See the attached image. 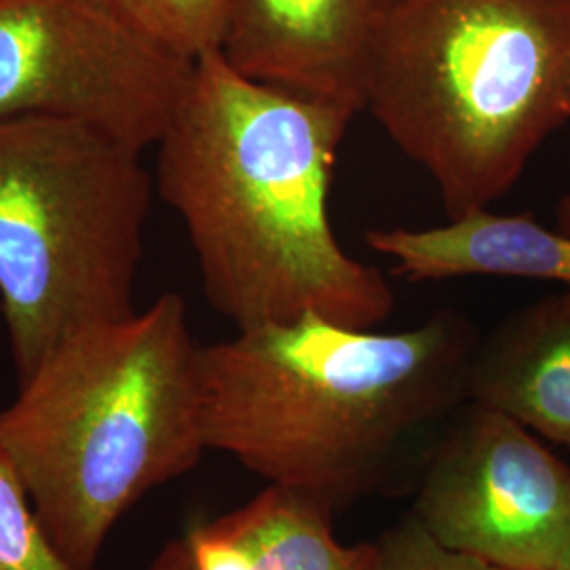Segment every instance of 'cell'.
I'll list each match as a JSON object with an SVG mask.
<instances>
[{"label":"cell","instance_id":"obj_1","mask_svg":"<svg viewBox=\"0 0 570 570\" xmlns=\"http://www.w3.org/2000/svg\"><path fill=\"white\" fill-rule=\"evenodd\" d=\"M353 119L233 70L195 61L165 129L157 188L183 220L205 298L233 326L317 313L379 327L395 292L334 235L330 188Z\"/></svg>","mask_w":570,"mask_h":570},{"label":"cell","instance_id":"obj_2","mask_svg":"<svg viewBox=\"0 0 570 570\" xmlns=\"http://www.w3.org/2000/svg\"><path fill=\"white\" fill-rule=\"evenodd\" d=\"M478 343L452 308L400 332L317 313L239 327L199 351L205 444L336 513L389 487L468 402Z\"/></svg>","mask_w":570,"mask_h":570},{"label":"cell","instance_id":"obj_3","mask_svg":"<svg viewBox=\"0 0 570 570\" xmlns=\"http://www.w3.org/2000/svg\"><path fill=\"white\" fill-rule=\"evenodd\" d=\"M199 351L167 292L66 338L0 410V440L75 569H96L122 515L207 452Z\"/></svg>","mask_w":570,"mask_h":570},{"label":"cell","instance_id":"obj_4","mask_svg":"<svg viewBox=\"0 0 570 570\" xmlns=\"http://www.w3.org/2000/svg\"><path fill=\"white\" fill-rule=\"evenodd\" d=\"M366 112L449 220L497 204L570 122V0H397Z\"/></svg>","mask_w":570,"mask_h":570},{"label":"cell","instance_id":"obj_5","mask_svg":"<svg viewBox=\"0 0 570 570\" xmlns=\"http://www.w3.org/2000/svg\"><path fill=\"white\" fill-rule=\"evenodd\" d=\"M142 155L82 122L0 119V311L18 385L72 334L136 311Z\"/></svg>","mask_w":570,"mask_h":570},{"label":"cell","instance_id":"obj_6","mask_svg":"<svg viewBox=\"0 0 570 570\" xmlns=\"http://www.w3.org/2000/svg\"><path fill=\"white\" fill-rule=\"evenodd\" d=\"M195 61L115 0H0V119L82 122L144 153L161 142Z\"/></svg>","mask_w":570,"mask_h":570},{"label":"cell","instance_id":"obj_7","mask_svg":"<svg viewBox=\"0 0 570 570\" xmlns=\"http://www.w3.org/2000/svg\"><path fill=\"white\" fill-rule=\"evenodd\" d=\"M410 513L471 560L553 570L570 551V465L518 421L465 402L429 450Z\"/></svg>","mask_w":570,"mask_h":570},{"label":"cell","instance_id":"obj_8","mask_svg":"<svg viewBox=\"0 0 570 570\" xmlns=\"http://www.w3.org/2000/svg\"><path fill=\"white\" fill-rule=\"evenodd\" d=\"M397 0H226V63L348 119L366 112L379 45Z\"/></svg>","mask_w":570,"mask_h":570},{"label":"cell","instance_id":"obj_9","mask_svg":"<svg viewBox=\"0 0 570 570\" xmlns=\"http://www.w3.org/2000/svg\"><path fill=\"white\" fill-rule=\"evenodd\" d=\"M376 546L336 537L334 511L271 487L244 505L188 524L148 570H374Z\"/></svg>","mask_w":570,"mask_h":570},{"label":"cell","instance_id":"obj_10","mask_svg":"<svg viewBox=\"0 0 570 570\" xmlns=\"http://www.w3.org/2000/svg\"><path fill=\"white\" fill-rule=\"evenodd\" d=\"M468 402L570 452V287L513 311L480 336Z\"/></svg>","mask_w":570,"mask_h":570},{"label":"cell","instance_id":"obj_11","mask_svg":"<svg viewBox=\"0 0 570 570\" xmlns=\"http://www.w3.org/2000/svg\"><path fill=\"white\" fill-rule=\"evenodd\" d=\"M366 244L410 282L508 277L570 287V235L530 214L499 216L484 207L446 225L372 228Z\"/></svg>","mask_w":570,"mask_h":570},{"label":"cell","instance_id":"obj_12","mask_svg":"<svg viewBox=\"0 0 570 570\" xmlns=\"http://www.w3.org/2000/svg\"><path fill=\"white\" fill-rule=\"evenodd\" d=\"M0 570H77L47 537L0 440Z\"/></svg>","mask_w":570,"mask_h":570},{"label":"cell","instance_id":"obj_13","mask_svg":"<svg viewBox=\"0 0 570 570\" xmlns=\"http://www.w3.org/2000/svg\"><path fill=\"white\" fill-rule=\"evenodd\" d=\"M153 37L199 60L220 51L225 39L226 0H115Z\"/></svg>","mask_w":570,"mask_h":570},{"label":"cell","instance_id":"obj_14","mask_svg":"<svg viewBox=\"0 0 570 570\" xmlns=\"http://www.w3.org/2000/svg\"><path fill=\"white\" fill-rule=\"evenodd\" d=\"M374 570H501L442 548L412 513L374 541Z\"/></svg>","mask_w":570,"mask_h":570},{"label":"cell","instance_id":"obj_15","mask_svg":"<svg viewBox=\"0 0 570 570\" xmlns=\"http://www.w3.org/2000/svg\"><path fill=\"white\" fill-rule=\"evenodd\" d=\"M556 228L570 235V193L556 205Z\"/></svg>","mask_w":570,"mask_h":570},{"label":"cell","instance_id":"obj_16","mask_svg":"<svg viewBox=\"0 0 570 570\" xmlns=\"http://www.w3.org/2000/svg\"><path fill=\"white\" fill-rule=\"evenodd\" d=\"M553 570H570V551L564 556V558H562V560H560V564H558Z\"/></svg>","mask_w":570,"mask_h":570}]
</instances>
